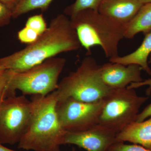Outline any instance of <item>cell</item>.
I'll use <instances>...</instances> for the list:
<instances>
[{"label": "cell", "mask_w": 151, "mask_h": 151, "mask_svg": "<svg viewBox=\"0 0 151 151\" xmlns=\"http://www.w3.org/2000/svg\"><path fill=\"white\" fill-rule=\"evenodd\" d=\"M103 0H76L70 5L68 6L64 11V14L71 16L79 11L87 9L98 11Z\"/></svg>", "instance_id": "cell-16"}, {"label": "cell", "mask_w": 151, "mask_h": 151, "mask_svg": "<svg viewBox=\"0 0 151 151\" xmlns=\"http://www.w3.org/2000/svg\"><path fill=\"white\" fill-rule=\"evenodd\" d=\"M151 54V32L145 35L140 46L134 51L124 56L110 58V62L121 63L124 65L135 64L140 66L142 70L151 76V69L148 59Z\"/></svg>", "instance_id": "cell-13"}, {"label": "cell", "mask_w": 151, "mask_h": 151, "mask_svg": "<svg viewBox=\"0 0 151 151\" xmlns=\"http://www.w3.org/2000/svg\"><path fill=\"white\" fill-rule=\"evenodd\" d=\"M66 62L63 58L54 57L24 71H13L6 97L16 94L17 90L25 96H45L54 92L58 87V78Z\"/></svg>", "instance_id": "cell-5"}, {"label": "cell", "mask_w": 151, "mask_h": 151, "mask_svg": "<svg viewBox=\"0 0 151 151\" xmlns=\"http://www.w3.org/2000/svg\"><path fill=\"white\" fill-rule=\"evenodd\" d=\"M12 17V10L4 4L0 2V27L9 23Z\"/></svg>", "instance_id": "cell-21"}, {"label": "cell", "mask_w": 151, "mask_h": 151, "mask_svg": "<svg viewBox=\"0 0 151 151\" xmlns=\"http://www.w3.org/2000/svg\"><path fill=\"white\" fill-rule=\"evenodd\" d=\"M108 151H151V150L136 144L127 145L122 142H117L112 145Z\"/></svg>", "instance_id": "cell-20"}, {"label": "cell", "mask_w": 151, "mask_h": 151, "mask_svg": "<svg viewBox=\"0 0 151 151\" xmlns=\"http://www.w3.org/2000/svg\"><path fill=\"white\" fill-rule=\"evenodd\" d=\"M151 62V54L150 57V62ZM144 86H148V88L146 90V94L150 95L151 94V78L143 80L138 83H132L127 86V88L129 89H135Z\"/></svg>", "instance_id": "cell-22"}, {"label": "cell", "mask_w": 151, "mask_h": 151, "mask_svg": "<svg viewBox=\"0 0 151 151\" xmlns=\"http://www.w3.org/2000/svg\"><path fill=\"white\" fill-rule=\"evenodd\" d=\"M117 134L100 126L96 125L82 132H66L63 145H73L87 151H108L117 142Z\"/></svg>", "instance_id": "cell-9"}, {"label": "cell", "mask_w": 151, "mask_h": 151, "mask_svg": "<svg viewBox=\"0 0 151 151\" xmlns=\"http://www.w3.org/2000/svg\"><path fill=\"white\" fill-rule=\"evenodd\" d=\"M0 151H17L14 150H12L9 148L6 147H5L3 145V144L1 143L0 142Z\"/></svg>", "instance_id": "cell-25"}, {"label": "cell", "mask_w": 151, "mask_h": 151, "mask_svg": "<svg viewBox=\"0 0 151 151\" xmlns=\"http://www.w3.org/2000/svg\"><path fill=\"white\" fill-rule=\"evenodd\" d=\"M39 36L33 30L26 26L18 32V38L20 41L28 45L34 42Z\"/></svg>", "instance_id": "cell-19"}, {"label": "cell", "mask_w": 151, "mask_h": 151, "mask_svg": "<svg viewBox=\"0 0 151 151\" xmlns=\"http://www.w3.org/2000/svg\"><path fill=\"white\" fill-rule=\"evenodd\" d=\"M151 32V2L144 4L134 18L126 25L125 38L132 39L140 32Z\"/></svg>", "instance_id": "cell-14"}, {"label": "cell", "mask_w": 151, "mask_h": 151, "mask_svg": "<svg viewBox=\"0 0 151 151\" xmlns=\"http://www.w3.org/2000/svg\"><path fill=\"white\" fill-rule=\"evenodd\" d=\"M143 5L140 0H103L98 11L117 22L127 25Z\"/></svg>", "instance_id": "cell-11"}, {"label": "cell", "mask_w": 151, "mask_h": 151, "mask_svg": "<svg viewBox=\"0 0 151 151\" xmlns=\"http://www.w3.org/2000/svg\"><path fill=\"white\" fill-rule=\"evenodd\" d=\"M148 97L137 95L135 89H114L104 100L98 124L118 134L136 122L141 106Z\"/></svg>", "instance_id": "cell-6"}, {"label": "cell", "mask_w": 151, "mask_h": 151, "mask_svg": "<svg viewBox=\"0 0 151 151\" xmlns=\"http://www.w3.org/2000/svg\"><path fill=\"white\" fill-rule=\"evenodd\" d=\"M140 1L143 4H147V3L151 2V0H140Z\"/></svg>", "instance_id": "cell-26"}, {"label": "cell", "mask_w": 151, "mask_h": 151, "mask_svg": "<svg viewBox=\"0 0 151 151\" xmlns=\"http://www.w3.org/2000/svg\"><path fill=\"white\" fill-rule=\"evenodd\" d=\"M70 17L81 46L86 50L87 55L91 54L92 47L99 46L109 59L119 56V45L125 38L127 25L91 9L79 11Z\"/></svg>", "instance_id": "cell-3"}, {"label": "cell", "mask_w": 151, "mask_h": 151, "mask_svg": "<svg viewBox=\"0 0 151 151\" xmlns=\"http://www.w3.org/2000/svg\"><path fill=\"white\" fill-rule=\"evenodd\" d=\"M151 116V103L147 105L141 113H139L135 122H140Z\"/></svg>", "instance_id": "cell-23"}, {"label": "cell", "mask_w": 151, "mask_h": 151, "mask_svg": "<svg viewBox=\"0 0 151 151\" xmlns=\"http://www.w3.org/2000/svg\"><path fill=\"white\" fill-rule=\"evenodd\" d=\"M100 65L90 56L85 57L77 69L63 78L54 91L58 102L68 98L92 103L104 100L113 89L100 75Z\"/></svg>", "instance_id": "cell-4"}, {"label": "cell", "mask_w": 151, "mask_h": 151, "mask_svg": "<svg viewBox=\"0 0 151 151\" xmlns=\"http://www.w3.org/2000/svg\"><path fill=\"white\" fill-rule=\"evenodd\" d=\"M25 26L36 32L40 35L47 29L45 19L42 14H37L29 17L26 23Z\"/></svg>", "instance_id": "cell-17"}, {"label": "cell", "mask_w": 151, "mask_h": 151, "mask_svg": "<svg viewBox=\"0 0 151 151\" xmlns=\"http://www.w3.org/2000/svg\"><path fill=\"white\" fill-rule=\"evenodd\" d=\"M104 100L87 103L68 98L58 102L56 111L63 129L66 132H82L97 125Z\"/></svg>", "instance_id": "cell-8"}, {"label": "cell", "mask_w": 151, "mask_h": 151, "mask_svg": "<svg viewBox=\"0 0 151 151\" xmlns=\"http://www.w3.org/2000/svg\"><path fill=\"white\" fill-rule=\"evenodd\" d=\"M32 103L25 95L6 97L0 107V142L18 144L28 128Z\"/></svg>", "instance_id": "cell-7"}, {"label": "cell", "mask_w": 151, "mask_h": 151, "mask_svg": "<svg viewBox=\"0 0 151 151\" xmlns=\"http://www.w3.org/2000/svg\"><path fill=\"white\" fill-rule=\"evenodd\" d=\"M53 0H21L12 11V17L17 18L22 15L35 9L45 11Z\"/></svg>", "instance_id": "cell-15"}, {"label": "cell", "mask_w": 151, "mask_h": 151, "mask_svg": "<svg viewBox=\"0 0 151 151\" xmlns=\"http://www.w3.org/2000/svg\"><path fill=\"white\" fill-rule=\"evenodd\" d=\"M20 1L21 0H0V2L5 4L13 11Z\"/></svg>", "instance_id": "cell-24"}, {"label": "cell", "mask_w": 151, "mask_h": 151, "mask_svg": "<svg viewBox=\"0 0 151 151\" xmlns=\"http://www.w3.org/2000/svg\"><path fill=\"white\" fill-rule=\"evenodd\" d=\"M13 72V70H6L2 74L0 75V107L6 97L9 83Z\"/></svg>", "instance_id": "cell-18"}, {"label": "cell", "mask_w": 151, "mask_h": 151, "mask_svg": "<svg viewBox=\"0 0 151 151\" xmlns=\"http://www.w3.org/2000/svg\"><path fill=\"white\" fill-rule=\"evenodd\" d=\"M6 69H5L4 68H3L0 66V75L2 74V73L4 72V71Z\"/></svg>", "instance_id": "cell-27"}, {"label": "cell", "mask_w": 151, "mask_h": 151, "mask_svg": "<svg viewBox=\"0 0 151 151\" xmlns=\"http://www.w3.org/2000/svg\"><path fill=\"white\" fill-rule=\"evenodd\" d=\"M142 68L137 65H124L110 62L100 65V75L104 83L112 89L127 88L130 84L143 81Z\"/></svg>", "instance_id": "cell-10"}, {"label": "cell", "mask_w": 151, "mask_h": 151, "mask_svg": "<svg viewBox=\"0 0 151 151\" xmlns=\"http://www.w3.org/2000/svg\"><path fill=\"white\" fill-rule=\"evenodd\" d=\"M32 111L28 128L18 144V148L34 151H60L66 132L56 111L54 92L47 96L32 95Z\"/></svg>", "instance_id": "cell-2"}, {"label": "cell", "mask_w": 151, "mask_h": 151, "mask_svg": "<svg viewBox=\"0 0 151 151\" xmlns=\"http://www.w3.org/2000/svg\"><path fill=\"white\" fill-rule=\"evenodd\" d=\"M147 120L134 122L116 136L117 142H127L151 150V116Z\"/></svg>", "instance_id": "cell-12"}, {"label": "cell", "mask_w": 151, "mask_h": 151, "mask_svg": "<svg viewBox=\"0 0 151 151\" xmlns=\"http://www.w3.org/2000/svg\"><path fill=\"white\" fill-rule=\"evenodd\" d=\"M70 19L60 14L51 20L44 32L24 48L0 58V66L14 72L24 71L62 52L81 47Z\"/></svg>", "instance_id": "cell-1"}]
</instances>
